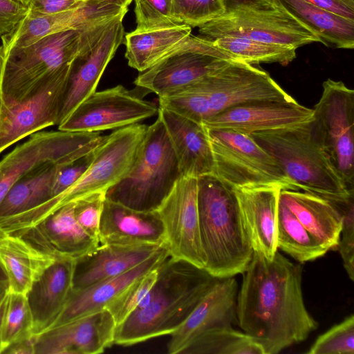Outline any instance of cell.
<instances>
[{"label":"cell","instance_id":"51","mask_svg":"<svg viewBox=\"0 0 354 354\" xmlns=\"http://www.w3.org/2000/svg\"><path fill=\"white\" fill-rule=\"evenodd\" d=\"M8 292V285L7 280L0 279V304L6 297Z\"/></svg>","mask_w":354,"mask_h":354},{"label":"cell","instance_id":"16","mask_svg":"<svg viewBox=\"0 0 354 354\" xmlns=\"http://www.w3.org/2000/svg\"><path fill=\"white\" fill-rule=\"evenodd\" d=\"M71 67L21 100H4L0 93V153L23 138L58 124Z\"/></svg>","mask_w":354,"mask_h":354},{"label":"cell","instance_id":"7","mask_svg":"<svg viewBox=\"0 0 354 354\" xmlns=\"http://www.w3.org/2000/svg\"><path fill=\"white\" fill-rule=\"evenodd\" d=\"M182 176L165 126L158 115L147 127L127 174L106 193V198L140 212L156 211Z\"/></svg>","mask_w":354,"mask_h":354},{"label":"cell","instance_id":"23","mask_svg":"<svg viewBox=\"0 0 354 354\" xmlns=\"http://www.w3.org/2000/svg\"><path fill=\"white\" fill-rule=\"evenodd\" d=\"M98 238L100 245H167L164 226L156 211H137L106 198Z\"/></svg>","mask_w":354,"mask_h":354},{"label":"cell","instance_id":"42","mask_svg":"<svg viewBox=\"0 0 354 354\" xmlns=\"http://www.w3.org/2000/svg\"><path fill=\"white\" fill-rule=\"evenodd\" d=\"M330 200V199H329ZM340 209L343 221L337 249L343 266L351 281H354V194L349 197L330 200Z\"/></svg>","mask_w":354,"mask_h":354},{"label":"cell","instance_id":"37","mask_svg":"<svg viewBox=\"0 0 354 354\" xmlns=\"http://www.w3.org/2000/svg\"><path fill=\"white\" fill-rule=\"evenodd\" d=\"M33 336V318L27 296L8 291L1 325V353L10 345Z\"/></svg>","mask_w":354,"mask_h":354},{"label":"cell","instance_id":"45","mask_svg":"<svg viewBox=\"0 0 354 354\" xmlns=\"http://www.w3.org/2000/svg\"><path fill=\"white\" fill-rule=\"evenodd\" d=\"M27 7L12 0H0V39L10 33L26 15Z\"/></svg>","mask_w":354,"mask_h":354},{"label":"cell","instance_id":"3","mask_svg":"<svg viewBox=\"0 0 354 354\" xmlns=\"http://www.w3.org/2000/svg\"><path fill=\"white\" fill-rule=\"evenodd\" d=\"M294 100L266 71L239 60H231L180 91L158 98L160 107L200 124L237 105Z\"/></svg>","mask_w":354,"mask_h":354},{"label":"cell","instance_id":"2","mask_svg":"<svg viewBox=\"0 0 354 354\" xmlns=\"http://www.w3.org/2000/svg\"><path fill=\"white\" fill-rule=\"evenodd\" d=\"M137 308L115 328L114 344L127 346L171 335L218 278L205 268L171 255Z\"/></svg>","mask_w":354,"mask_h":354},{"label":"cell","instance_id":"9","mask_svg":"<svg viewBox=\"0 0 354 354\" xmlns=\"http://www.w3.org/2000/svg\"><path fill=\"white\" fill-rule=\"evenodd\" d=\"M205 130L213 159L212 175L231 189L274 187L299 190L250 135L230 129Z\"/></svg>","mask_w":354,"mask_h":354},{"label":"cell","instance_id":"4","mask_svg":"<svg viewBox=\"0 0 354 354\" xmlns=\"http://www.w3.org/2000/svg\"><path fill=\"white\" fill-rule=\"evenodd\" d=\"M197 180L204 268L217 278L243 273L254 250L234 192L212 174Z\"/></svg>","mask_w":354,"mask_h":354},{"label":"cell","instance_id":"44","mask_svg":"<svg viewBox=\"0 0 354 354\" xmlns=\"http://www.w3.org/2000/svg\"><path fill=\"white\" fill-rule=\"evenodd\" d=\"M93 150L82 158L71 164L64 165L60 169L53 183L51 198L64 192L82 176L93 160Z\"/></svg>","mask_w":354,"mask_h":354},{"label":"cell","instance_id":"13","mask_svg":"<svg viewBox=\"0 0 354 354\" xmlns=\"http://www.w3.org/2000/svg\"><path fill=\"white\" fill-rule=\"evenodd\" d=\"M120 14L86 28L80 50L73 60L62 98L58 124L96 91L99 81L118 48L124 43Z\"/></svg>","mask_w":354,"mask_h":354},{"label":"cell","instance_id":"1","mask_svg":"<svg viewBox=\"0 0 354 354\" xmlns=\"http://www.w3.org/2000/svg\"><path fill=\"white\" fill-rule=\"evenodd\" d=\"M237 294L241 328L264 351L277 354L304 341L318 324L301 290L302 268L278 251L272 259L253 252Z\"/></svg>","mask_w":354,"mask_h":354},{"label":"cell","instance_id":"26","mask_svg":"<svg viewBox=\"0 0 354 354\" xmlns=\"http://www.w3.org/2000/svg\"><path fill=\"white\" fill-rule=\"evenodd\" d=\"M158 115L165 126L182 176L198 178L212 175V155L203 124L160 106Z\"/></svg>","mask_w":354,"mask_h":354},{"label":"cell","instance_id":"14","mask_svg":"<svg viewBox=\"0 0 354 354\" xmlns=\"http://www.w3.org/2000/svg\"><path fill=\"white\" fill-rule=\"evenodd\" d=\"M313 109L318 137L347 187L354 190V91L327 79Z\"/></svg>","mask_w":354,"mask_h":354},{"label":"cell","instance_id":"6","mask_svg":"<svg viewBox=\"0 0 354 354\" xmlns=\"http://www.w3.org/2000/svg\"><path fill=\"white\" fill-rule=\"evenodd\" d=\"M251 137L278 162L301 191L328 199L345 198L350 190L315 129L313 119L284 129L255 132Z\"/></svg>","mask_w":354,"mask_h":354},{"label":"cell","instance_id":"50","mask_svg":"<svg viewBox=\"0 0 354 354\" xmlns=\"http://www.w3.org/2000/svg\"><path fill=\"white\" fill-rule=\"evenodd\" d=\"M77 1H107L124 8H127L131 3L132 0H76Z\"/></svg>","mask_w":354,"mask_h":354},{"label":"cell","instance_id":"12","mask_svg":"<svg viewBox=\"0 0 354 354\" xmlns=\"http://www.w3.org/2000/svg\"><path fill=\"white\" fill-rule=\"evenodd\" d=\"M234 56L190 34L148 69L134 84L158 97L174 94L225 66Z\"/></svg>","mask_w":354,"mask_h":354},{"label":"cell","instance_id":"32","mask_svg":"<svg viewBox=\"0 0 354 354\" xmlns=\"http://www.w3.org/2000/svg\"><path fill=\"white\" fill-rule=\"evenodd\" d=\"M192 32L187 25L149 30H133L125 35L128 64L142 72L174 49Z\"/></svg>","mask_w":354,"mask_h":354},{"label":"cell","instance_id":"31","mask_svg":"<svg viewBox=\"0 0 354 354\" xmlns=\"http://www.w3.org/2000/svg\"><path fill=\"white\" fill-rule=\"evenodd\" d=\"M319 39L333 48H354V21L317 7L304 0H273Z\"/></svg>","mask_w":354,"mask_h":354},{"label":"cell","instance_id":"8","mask_svg":"<svg viewBox=\"0 0 354 354\" xmlns=\"http://www.w3.org/2000/svg\"><path fill=\"white\" fill-rule=\"evenodd\" d=\"M223 12L198 26V37L210 41L239 36L297 48L319 39L273 0H222Z\"/></svg>","mask_w":354,"mask_h":354},{"label":"cell","instance_id":"10","mask_svg":"<svg viewBox=\"0 0 354 354\" xmlns=\"http://www.w3.org/2000/svg\"><path fill=\"white\" fill-rule=\"evenodd\" d=\"M86 28L54 33L8 53L5 55L2 98L21 100L71 67L80 50Z\"/></svg>","mask_w":354,"mask_h":354},{"label":"cell","instance_id":"34","mask_svg":"<svg viewBox=\"0 0 354 354\" xmlns=\"http://www.w3.org/2000/svg\"><path fill=\"white\" fill-rule=\"evenodd\" d=\"M277 243L278 248L301 263L313 261L327 252L295 215L279 200L277 219Z\"/></svg>","mask_w":354,"mask_h":354},{"label":"cell","instance_id":"27","mask_svg":"<svg viewBox=\"0 0 354 354\" xmlns=\"http://www.w3.org/2000/svg\"><path fill=\"white\" fill-rule=\"evenodd\" d=\"M165 245H100L93 252L75 260L73 291L123 274Z\"/></svg>","mask_w":354,"mask_h":354},{"label":"cell","instance_id":"25","mask_svg":"<svg viewBox=\"0 0 354 354\" xmlns=\"http://www.w3.org/2000/svg\"><path fill=\"white\" fill-rule=\"evenodd\" d=\"M232 190L254 252L272 259L278 251L277 219L281 189L263 187Z\"/></svg>","mask_w":354,"mask_h":354},{"label":"cell","instance_id":"48","mask_svg":"<svg viewBox=\"0 0 354 354\" xmlns=\"http://www.w3.org/2000/svg\"><path fill=\"white\" fill-rule=\"evenodd\" d=\"M3 353L35 354L34 336L10 345L3 351Z\"/></svg>","mask_w":354,"mask_h":354},{"label":"cell","instance_id":"24","mask_svg":"<svg viewBox=\"0 0 354 354\" xmlns=\"http://www.w3.org/2000/svg\"><path fill=\"white\" fill-rule=\"evenodd\" d=\"M169 256L167 246H162L148 259L123 274L83 290L72 291L62 311L50 328L106 309L131 285L158 267Z\"/></svg>","mask_w":354,"mask_h":354},{"label":"cell","instance_id":"20","mask_svg":"<svg viewBox=\"0 0 354 354\" xmlns=\"http://www.w3.org/2000/svg\"><path fill=\"white\" fill-rule=\"evenodd\" d=\"M313 109L294 101H260L237 105L203 122L209 129H230L250 135L307 122Z\"/></svg>","mask_w":354,"mask_h":354},{"label":"cell","instance_id":"38","mask_svg":"<svg viewBox=\"0 0 354 354\" xmlns=\"http://www.w3.org/2000/svg\"><path fill=\"white\" fill-rule=\"evenodd\" d=\"M134 1L137 24L136 30L169 28L183 25L173 14L171 0Z\"/></svg>","mask_w":354,"mask_h":354},{"label":"cell","instance_id":"19","mask_svg":"<svg viewBox=\"0 0 354 354\" xmlns=\"http://www.w3.org/2000/svg\"><path fill=\"white\" fill-rule=\"evenodd\" d=\"M127 11V8L110 2L88 1L75 9L53 15H32L27 12L15 28L1 38V45L6 55L48 35L69 29H85Z\"/></svg>","mask_w":354,"mask_h":354},{"label":"cell","instance_id":"52","mask_svg":"<svg viewBox=\"0 0 354 354\" xmlns=\"http://www.w3.org/2000/svg\"><path fill=\"white\" fill-rule=\"evenodd\" d=\"M8 295V294H7ZM7 297V295H6ZM6 297L3 300V301L0 304V353H1V325H2V319H3V315L6 305Z\"/></svg>","mask_w":354,"mask_h":354},{"label":"cell","instance_id":"28","mask_svg":"<svg viewBox=\"0 0 354 354\" xmlns=\"http://www.w3.org/2000/svg\"><path fill=\"white\" fill-rule=\"evenodd\" d=\"M74 268V259H56L28 292L34 335L49 328L64 308L73 291Z\"/></svg>","mask_w":354,"mask_h":354},{"label":"cell","instance_id":"40","mask_svg":"<svg viewBox=\"0 0 354 354\" xmlns=\"http://www.w3.org/2000/svg\"><path fill=\"white\" fill-rule=\"evenodd\" d=\"M158 267L135 281L108 306L106 309L113 317L116 326L122 323L137 308L142 299L150 291L157 280Z\"/></svg>","mask_w":354,"mask_h":354},{"label":"cell","instance_id":"17","mask_svg":"<svg viewBox=\"0 0 354 354\" xmlns=\"http://www.w3.org/2000/svg\"><path fill=\"white\" fill-rule=\"evenodd\" d=\"M198 180L182 176L156 210L170 255L204 268L198 210Z\"/></svg>","mask_w":354,"mask_h":354},{"label":"cell","instance_id":"41","mask_svg":"<svg viewBox=\"0 0 354 354\" xmlns=\"http://www.w3.org/2000/svg\"><path fill=\"white\" fill-rule=\"evenodd\" d=\"M174 17L182 24L198 27L221 15L222 0H171Z\"/></svg>","mask_w":354,"mask_h":354},{"label":"cell","instance_id":"39","mask_svg":"<svg viewBox=\"0 0 354 354\" xmlns=\"http://www.w3.org/2000/svg\"><path fill=\"white\" fill-rule=\"evenodd\" d=\"M308 354H354V315L319 335Z\"/></svg>","mask_w":354,"mask_h":354},{"label":"cell","instance_id":"29","mask_svg":"<svg viewBox=\"0 0 354 354\" xmlns=\"http://www.w3.org/2000/svg\"><path fill=\"white\" fill-rule=\"evenodd\" d=\"M279 201L327 252L337 249L343 215L335 203L301 190H280Z\"/></svg>","mask_w":354,"mask_h":354},{"label":"cell","instance_id":"47","mask_svg":"<svg viewBox=\"0 0 354 354\" xmlns=\"http://www.w3.org/2000/svg\"><path fill=\"white\" fill-rule=\"evenodd\" d=\"M317 7L354 21V0H304Z\"/></svg>","mask_w":354,"mask_h":354},{"label":"cell","instance_id":"36","mask_svg":"<svg viewBox=\"0 0 354 354\" xmlns=\"http://www.w3.org/2000/svg\"><path fill=\"white\" fill-rule=\"evenodd\" d=\"M182 354H265L245 333L232 327L215 328L191 342Z\"/></svg>","mask_w":354,"mask_h":354},{"label":"cell","instance_id":"22","mask_svg":"<svg viewBox=\"0 0 354 354\" xmlns=\"http://www.w3.org/2000/svg\"><path fill=\"white\" fill-rule=\"evenodd\" d=\"M75 203L58 209L21 236L55 259H77L93 252L100 242L79 224Z\"/></svg>","mask_w":354,"mask_h":354},{"label":"cell","instance_id":"54","mask_svg":"<svg viewBox=\"0 0 354 354\" xmlns=\"http://www.w3.org/2000/svg\"><path fill=\"white\" fill-rule=\"evenodd\" d=\"M0 279L6 280V276L1 268H0Z\"/></svg>","mask_w":354,"mask_h":354},{"label":"cell","instance_id":"21","mask_svg":"<svg viewBox=\"0 0 354 354\" xmlns=\"http://www.w3.org/2000/svg\"><path fill=\"white\" fill-rule=\"evenodd\" d=\"M237 283L234 277L218 278L183 324L171 335L170 354L182 353L203 333L232 326L236 319Z\"/></svg>","mask_w":354,"mask_h":354},{"label":"cell","instance_id":"5","mask_svg":"<svg viewBox=\"0 0 354 354\" xmlns=\"http://www.w3.org/2000/svg\"><path fill=\"white\" fill-rule=\"evenodd\" d=\"M147 127L136 123L104 136L93 150L88 167L73 185L31 209L1 219L0 229L21 236L64 205L95 193H106L131 168Z\"/></svg>","mask_w":354,"mask_h":354},{"label":"cell","instance_id":"33","mask_svg":"<svg viewBox=\"0 0 354 354\" xmlns=\"http://www.w3.org/2000/svg\"><path fill=\"white\" fill-rule=\"evenodd\" d=\"M63 166L44 167L15 183L0 205V220L26 212L50 199L54 180Z\"/></svg>","mask_w":354,"mask_h":354},{"label":"cell","instance_id":"18","mask_svg":"<svg viewBox=\"0 0 354 354\" xmlns=\"http://www.w3.org/2000/svg\"><path fill=\"white\" fill-rule=\"evenodd\" d=\"M116 324L107 309L34 335L35 354H98L114 344Z\"/></svg>","mask_w":354,"mask_h":354},{"label":"cell","instance_id":"46","mask_svg":"<svg viewBox=\"0 0 354 354\" xmlns=\"http://www.w3.org/2000/svg\"><path fill=\"white\" fill-rule=\"evenodd\" d=\"M83 1L76 0H30L27 8L32 15H48L77 8Z\"/></svg>","mask_w":354,"mask_h":354},{"label":"cell","instance_id":"11","mask_svg":"<svg viewBox=\"0 0 354 354\" xmlns=\"http://www.w3.org/2000/svg\"><path fill=\"white\" fill-rule=\"evenodd\" d=\"M104 138L100 132L39 131L28 136L0 160V205L23 177L48 165H66L94 149Z\"/></svg>","mask_w":354,"mask_h":354},{"label":"cell","instance_id":"15","mask_svg":"<svg viewBox=\"0 0 354 354\" xmlns=\"http://www.w3.org/2000/svg\"><path fill=\"white\" fill-rule=\"evenodd\" d=\"M158 112L153 102L143 100L122 85L95 91L83 101L58 129L71 132H100L118 129L151 118Z\"/></svg>","mask_w":354,"mask_h":354},{"label":"cell","instance_id":"43","mask_svg":"<svg viewBox=\"0 0 354 354\" xmlns=\"http://www.w3.org/2000/svg\"><path fill=\"white\" fill-rule=\"evenodd\" d=\"M106 193H95L75 202L74 214L82 228L99 240V230ZM100 242V241H99Z\"/></svg>","mask_w":354,"mask_h":354},{"label":"cell","instance_id":"49","mask_svg":"<svg viewBox=\"0 0 354 354\" xmlns=\"http://www.w3.org/2000/svg\"><path fill=\"white\" fill-rule=\"evenodd\" d=\"M5 55L1 45H0V93H1L3 71L5 66Z\"/></svg>","mask_w":354,"mask_h":354},{"label":"cell","instance_id":"30","mask_svg":"<svg viewBox=\"0 0 354 354\" xmlns=\"http://www.w3.org/2000/svg\"><path fill=\"white\" fill-rule=\"evenodd\" d=\"M55 261L23 236L0 230V268L10 292L27 295L34 283Z\"/></svg>","mask_w":354,"mask_h":354},{"label":"cell","instance_id":"35","mask_svg":"<svg viewBox=\"0 0 354 354\" xmlns=\"http://www.w3.org/2000/svg\"><path fill=\"white\" fill-rule=\"evenodd\" d=\"M236 59L249 64L278 63L287 65L296 57V48L239 36H223L209 41Z\"/></svg>","mask_w":354,"mask_h":354},{"label":"cell","instance_id":"53","mask_svg":"<svg viewBox=\"0 0 354 354\" xmlns=\"http://www.w3.org/2000/svg\"><path fill=\"white\" fill-rule=\"evenodd\" d=\"M14 1H16L26 7H28L30 0H12Z\"/></svg>","mask_w":354,"mask_h":354}]
</instances>
